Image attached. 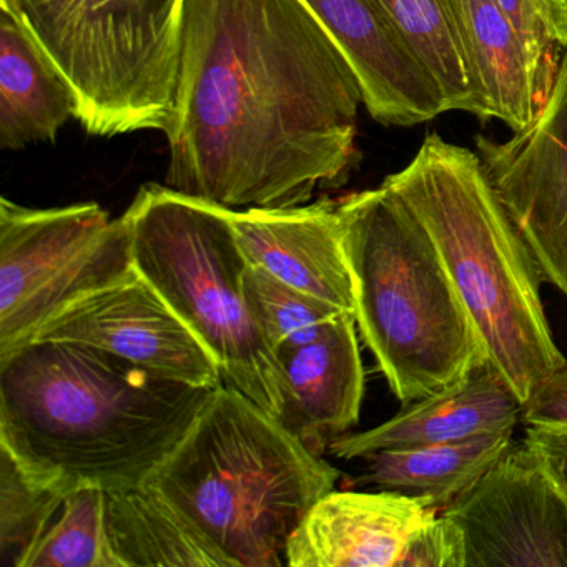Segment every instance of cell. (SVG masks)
Wrapping results in <instances>:
<instances>
[{
    "label": "cell",
    "instance_id": "obj_1",
    "mask_svg": "<svg viewBox=\"0 0 567 567\" xmlns=\"http://www.w3.org/2000/svg\"><path fill=\"white\" fill-rule=\"evenodd\" d=\"M363 89L303 0H185L165 185L230 208H288L343 184Z\"/></svg>",
    "mask_w": 567,
    "mask_h": 567
},
{
    "label": "cell",
    "instance_id": "obj_2",
    "mask_svg": "<svg viewBox=\"0 0 567 567\" xmlns=\"http://www.w3.org/2000/svg\"><path fill=\"white\" fill-rule=\"evenodd\" d=\"M212 391L87 344L29 341L0 358V447L58 489H128L171 456Z\"/></svg>",
    "mask_w": 567,
    "mask_h": 567
},
{
    "label": "cell",
    "instance_id": "obj_3",
    "mask_svg": "<svg viewBox=\"0 0 567 567\" xmlns=\"http://www.w3.org/2000/svg\"><path fill=\"white\" fill-rule=\"evenodd\" d=\"M381 185L426 228L489 360L524 403L566 357L544 313L539 268L480 155L430 134Z\"/></svg>",
    "mask_w": 567,
    "mask_h": 567
},
{
    "label": "cell",
    "instance_id": "obj_4",
    "mask_svg": "<svg viewBox=\"0 0 567 567\" xmlns=\"http://www.w3.org/2000/svg\"><path fill=\"white\" fill-rule=\"evenodd\" d=\"M340 476L278 417L224 383L145 483L231 567H280L291 534Z\"/></svg>",
    "mask_w": 567,
    "mask_h": 567
},
{
    "label": "cell",
    "instance_id": "obj_5",
    "mask_svg": "<svg viewBox=\"0 0 567 567\" xmlns=\"http://www.w3.org/2000/svg\"><path fill=\"white\" fill-rule=\"evenodd\" d=\"M358 330L401 403L463 381L489 360L430 234L386 187L338 200Z\"/></svg>",
    "mask_w": 567,
    "mask_h": 567
},
{
    "label": "cell",
    "instance_id": "obj_6",
    "mask_svg": "<svg viewBox=\"0 0 567 567\" xmlns=\"http://www.w3.org/2000/svg\"><path fill=\"white\" fill-rule=\"evenodd\" d=\"M122 218L135 271L210 351L224 383L280 416L284 371L248 310V260L228 208L147 184Z\"/></svg>",
    "mask_w": 567,
    "mask_h": 567
},
{
    "label": "cell",
    "instance_id": "obj_7",
    "mask_svg": "<svg viewBox=\"0 0 567 567\" xmlns=\"http://www.w3.org/2000/svg\"><path fill=\"white\" fill-rule=\"evenodd\" d=\"M34 35L97 137L167 132L177 104L185 0H0Z\"/></svg>",
    "mask_w": 567,
    "mask_h": 567
},
{
    "label": "cell",
    "instance_id": "obj_8",
    "mask_svg": "<svg viewBox=\"0 0 567 567\" xmlns=\"http://www.w3.org/2000/svg\"><path fill=\"white\" fill-rule=\"evenodd\" d=\"M124 218L95 204L0 200V358L75 301L134 274Z\"/></svg>",
    "mask_w": 567,
    "mask_h": 567
},
{
    "label": "cell",
    "instance_id": "obj_9",
    "mask_svg": "<svg viewBox=\"0 0 567 567\" xmlns=\"http://www.w3.org/2000/svg\"><path fill=\"white\" fill-rule=\"evenodd\" d=\"M476 154L540 277L567 298V49L536 117L507 141L480 135Z\"/></svg>",
    "mask_w": 567,
    "mask_h": 567
},
{
    "label": "cell",
    "instance_id": "obj_10",
    "mask_svg": "<svg viewBox=\"0 0 567 567\" xmlns=\"http://www.w3.org/2000/svg\"><path fill=\"white\" fill-rule=\"evenodd\" d=\"M443 513L463 529L466 567H567V504L524 443Z\"/></svg>",
    "mask_w": 567,
    "mask_h": 567
},
{
    "label": "cell",
    "instance_id": "obj_11",
    "mask_svg": "<svg viewBox=\"0 0 567 567\" xmlns=\"http://www.w3.org/2000/svg\"><path fill=\"white\" fill-rule=\"evenodd\" d=\"M34 340L87 344L192 386L215 390L224 384L210 351L137 271L75 301Z\"/></svg>",
    "mask_w": 567,
    "mask_h": 567
},
{
    "label": "cell",
    "instance_id": "obj_12",
    "mask_svg": "<svg viewBox=\"0 0 567 567\" xmlns=\"http://www.w3.org/2000/svg\"><path fill=\"white\" fill-rule=\"evenodd\" d=\"M340 45L371 118L413 127L447 112L443 92L377 0H303Z\"/></svg>",
    "mask_w": 567,
    "mask_h": 567
},
{
    "label": "cell",
    "instance_id": "obj_13",
    "mask_svg": "<svg viewBox=\"0 0 567 567\" xmlns=\"http://www.w3.org/2000/svg\"><path fill=\"white\" fill-rule=\"evenodd\" d=\"M228 218L248 264L354 315L353 275L338 200L323 198L288 208H228Z\"/></svg>",
    "mask_w": 567,
    "mask_h": 567
},
{
    "label": "cell",
    "instance_id": "obj_14",
    "mask_svg": "<svg viewBox=\"0 0 567 567\" xmlns=\"http://www.w3.org/2000/svg\"><path fill=\"white\" fill-rule=\"evenodd\" d=\"M440 509L394 491H330L288 539L290 567H398L408 540Z\"/></svg>",
    "mask_w": 567,
    "mask_h": 567
},
{
    "label": "cell",
    "instance_id": "obj_15",
    "mask_svg": "<svg viewBox=\"0 0 567 567\" xmlns=\"http://www.w3.org/2000/svg\"><path fill=\"white\" fill-rule=\"evenodd\" d=\"M357 330V317L343 313L310 343L277 353L284 371L278 421L318 456L360 420L364 370Z\"/></svg>",
    "mask_w": 567,
    "mask_h": 567
},
{
    "label": "cell",
    "instance_id": "obj_16",
    "mask_svg": "<svg viewBox=\"0 0 567 567\" xmlns=\"http://www.w3.org/2000/svg\"><path fill=\"white\" fill-rule=\"evenodd\" d=\"M519 420H523V401L493 361L487 360L454 386L403 404L400 413L380 426L344 434L331 444L328 453L340 460H364L378 451L514 433Z\"/></svg>",
    "mask_w": 567,
    "mask_h": 567
},
{
    "label": "cell",
    "instance_id": "obj_17",
    "mask_svg": "<svg viewBox=\"0 0 567 567\" xmlns=\"http://www.w3.org/2000/svg\"><path fill=\"white\" fill-rule=\"evenodd\" d=\"M450 4L476 117L497 118L511 131H520L549 97L523 39L493 0H450Z\"/></svg>",
    "mask_w": 567,
    "mask_h": 567
},
{
    "label": "cell",
    "instance_id": "obj_18",
    "mask_svg": "<svg viewBox=\"0 0 567 567\" xmlns=\"http://www.w3.org/2000/svg\"><path fill=\"white\" fill-rule=\"evenodd\" d=\"M78 117V97L24 24L0 9V148L54 142Z\"/></svg>",
    "mask_w": 567,
    "mask_h": 567
},
{
    "label": "cell",
    "instance_id": "obj_19",
    "mask_svg": "<svg viewBox=\"0 0 567 567\" xmlns=\"http://www.w3.org/2000/svg\"><path fill=\"white\" fill-rule=\"evenodd\" d=\"M513 431L454 443L378 451L357 484H371L444 509L476 484L513 444Z\"/></svg>",
    "mask_w": 567,
    "mask_h": 567
},
{
    "label": "cell",
    "instance_id": "obj_20",
    "mask_svg": "<svg viewBox=\"0 0 567 567\" xmlns=\"http://www.w3.org/2000/svg\"><path fill=\"white\" fill-rule=\"evenodd\" d=\"M107 529L121 567H231L147 483L107 491Z\"/></svg>",
    "mask_w": 567,
    "mask_h": 567
},
{
    "label": "cell",
    "instance_id": "obj_21",
    "mask_svg": "<svg viewBox=\"0 0 567 567\" xmlns=\"http://www.w3.org/2000/svg\"><path fill=\"white\" fill-rule=\"evenodd\" d=\"M440 85L447 112L476 115L450 0H377Z\"/></svg>",
    "mask_w": 567,
    "mask_h": 567
},
{
    "label": "cell",
    "instance_id": "obj_22",
    "mask_svg": "<svg viewBox=\"0 0 567 567\" xmlns=\"http://www.w3.org/2000/svg\"><path fill=\"white\" fill-rule=\"evenodd\" d=\"M19 567H121L107 529V491H69Z\"/></svg>",
    "mask_w": 567,
    "mask_h": 567
},
{
    "label": "cell",
    "instance_id": "obj_23",
    "mask_svg": "<svg viewBox=\"0 0 567 567\" xmlns=\"http://www.w3.org/2000/svg\"><path fill=\"white\" fill-rule=\"evenodd\" d=\"M244 293L251 317L275 354L284 348L310 343L327 330L328 324L347 313L285 284L258 265L248 264Z\"/></svg>",
    "mask_w": 567,
    "mask_h": 567
},
{
    "label": "cell",
    "instance_id": "obj_24",
    "mask_svg": "<svg viewBox=\"0 0 567 567\" xmlns=\"http://www.w3.org/2000/svg\"><path fill=\"white\" fill-rule=\"evenodd\" d=\"M68 493L25 473L0 447V566H21Z\"/></svg>",
    "mask_w": 567,
    "mask_h": 567
},
{
    "label": "cell",
    "instance_id": "obj_25",
    "mask_svg": "<svg viewBox=\"0 0 567 567\" xmlns=\"http://www.w3.org/2000/svg\"><path fill=\"white\" fill-rule=\"evenodd\" d=\"M526 45L527 54L550 92L567 49V0H493Z\"/></svg>",
    "mask_w": 567,
    "mask_h": 567
},
{
    "label": "cell",
    "instance_id": "obj_26",
    "mask_svg": "<svg viewBox=\"0 0 567 567\" xmlns=\"http://www.w3.org/2000/svg\"><path fill=\"white\" fill-rule=\"evenodd\" d=\"M398 567H466V543L460 524L441 513L417 527Z\"/></svg>",
    "mask_w": 567,
    "mask_h": 567
},
{
    "label": "cell",
    "instance_id": "obj_27",
    "mask_svg": "<svg viewBox=\"0 0 567 567\" xmlns=\"http://www.w3.org/2000/svg\"><path fill=\"white\" fill-rule=\"evenodd\" d=\"M523 421L527 426L567 430V360L524 401Z\"/></svg>",
    "mask_w": 567,
    "mask_h": 567
},
{
    "label": "cell",
    "instance_id": "obj_28",
    "mask_svg": "<svg viewBox=\"0 0 567 567\" xmlns=\"http://www.w3.org/2000/svg\"><path fill=\"white\" fill-rule=\"evenodd\" d=\"M523 443L550 486L567 504V430L527 426Z\"/></svg>",
    "mask_w": 567,
    "mask_h": 567
}]
</instances>
